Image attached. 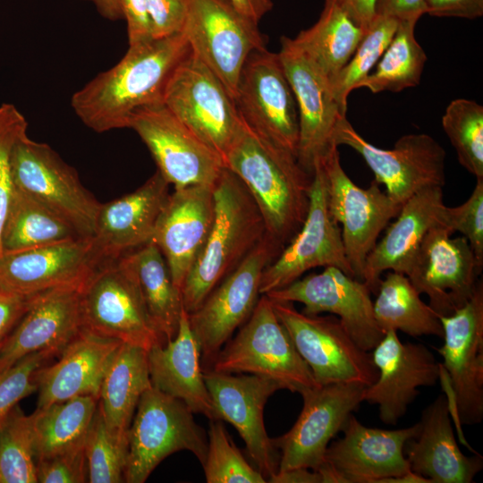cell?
Masks as SVG:
<instances>
[{
	"mask_svg": "<svg viewBox=\"0 0 483 483\" xmlns=\"http://www.w3.org/2000/svg\"><path fill=\"white\" fill-rule=\"evenodd\" d=\"M419 429V422L400 429L369 428L351 414L343 436L328 445L317 470L322 483H381L411 471L403 448Z\"/></svg>",
	"mask_w": 483,
	"mask_h": 483,
	"instance_id": "cell-20",
	"label": "cell"
},
{
	"mask_svg": "<svg viewBox=\"0 0 483 483\" xmlns=\"http://www.w3.org/2000/svg\"><path fill=\"white\" fill-rule=\"evenodd\" d=\"M442 127L459 163L483 179V106L467 98L453 99L442 116Z\"/></svg>",
	"mask_w": 483,
	"mask_h": 483,
	"instance_id": "cell-42",
	"label": "cell"
},
{
	"mask_svg": "<svg viewBox=\"0 0 483 483\" xmlns=\"http://www.w3.org/2000/svg\"><path fill=\"white\" fill-rule=\"evenodd\" d=\"M121 343L82 327L54 364L37 370V408L80 395L98 399L104 375Z\"/></svg>",
	"mask_w": 483,
	"mask_h": 483,
	"instance_id": "cell-29",
	"label": "cell"
},
{
	"mask_svg": "<svg viewBox=\"0 0 483 483\" xmlns=\"http://www.w3.org/2000/svg\"><path fill=\"white\" fill-rule=\"evenodd\" d=\"M225 166L248 189L266 232L284 247L306 218L312 175L296 156L262 139L247 125L226 155Z\"/></svg>",
	"mask_w": 483,
	"mask_h": 483,
	"instance_id": "cell-2",
	"label": "cell"
},
{
	"mask_svg": "<svg viewBox=\"0 0 483 483\" xmlns=\"http://www.w3.org/2000/svg\"><path fill=\"white\" fill-rule=\"evenodd\" d=\"M318 267H335L354 277L344 251L341 228L328 210L322 162L318 163L312 172L306 218L295 236L265 268L260 293L285 287Z\"/></svg>",
	"mask_w": 483,
	"mask_h": 483,
	"instance_id": "cell-16",
	"label": "cell"
},
{
	"mask_svg": "<svg viewBox=\"0 0 483 483\" xmlns=\"http://www.w3.org/2000/svg\"><path fill=\"white\" fill-rule=\"evenodd\" d=\"M371 291L362 281L335 267L301 277L266 293L271 301L300 302L301 312L336 316L346 332L364 351L370 352L384 336L373 312Z\"/></svg>",
	"mask_w": 483,
	"mask_h": 483,
	"instance_id": "cell-22",
	"label": "cell"
},
{
	"mask_svg": "<svg viewBox=\"0 0 483 483\" xmlns=\"http://www.w3.org/2000/svg\"><path fill=\"white\" fill-rule=\"evenodd\" d=\"M182 33L191 54L217 76L233 99L246 60L267 44L258 23L227 0H189Z\"/></svg>",
	"mask_w": 483,
	"mask_h": 483,
	"instance_id": "cell-9",
	"label": "cell"
},
{
	"mask_svg": "<svg viewBox=\"0 0 483 483\" xmlns=\"http://www.w3.org/2000/svg\"><path fill=\"white\" fill-rule=\"evenodd\" d=\"M208 483H266L233 443L220 419H210L208 451L202 464Z\"/></svg>",
	"mask_w": 483,
	"mask_h": 483,
	"instance_id": "cell-43",
	"label": "cell"
},
{
	"mask_svg": "<svg viewBox=\"0 0 483 483\" xmlns=\"http://www.w3.org/2000/svg\"><path fill=\"white\" fill-rule=\"evenodd\" d=\"M81 286H64L35 294L0 348V372L33 352L59 355L83 327Z\"/></svg>",
	"mask_w": 483,
	"mask_h": 483,
	"instance_id": "cell-26",
	"label": "cell"
},
{
	"mask_svg": "<svg viewBox=\"0 0 483 483\" xmlns=\"http://www.w3.org/2000/svg\"><path fill=\"white\" fill-rule=\"evenodd\" d=\"M55 356L56 354L49 351L33 352L0 372V419L21 399L37 392L35 374Z\"/></svg>",
	"mask_w": 483,
	"mask_h": 483,
	"instance_id": "cell-46",
	"label": "cell"
},
{
	"mask_svg": "<svg viewBox=\"0 0 483 483\" xmlns=\"http://www.w3.org/2000/svg\"><path fill=\"white\" fill-rule=\"evenodd\" d=\"M128 128L149 149L157 171L174 189L215 185L223 160L184 125L163 102L145 106L131 115Z\"/></svg>",
	"mask_w": 483,
	"mask_h": 483,
	"instance_id": "cell-17",
	"label": "cell"
},
{
	"mask_svg": "<svg viewBox=\"0 0 483 483\" xmlns=\"http://www.w3.org/2000/svg\"><path fill=\"white\" fill-rule=\"evenodd\" d=\"M11 174L15 188L64 219L81 238L93 236L101 203L49 145L21 136L12 151Z\"/></svg>",
	"mask_w": 483,
	"mask_h": 483,
	"instance_id": "cell-7",
	"label": "cell"
},
{
	"mask_svg": "<svg viewBox=\"0 0 483 483\" xmlns=\"http://www.w3.org/2000/svg\"><path fill=\"white\" fill-rule=\"evenodd\" d=\"M81 238L64 219L14 187L4 218L3 253Z\"/></svg>",
	"mask_w": 483,
	"mask_h": 483,
	"instance_id": "cell-38",
	"label": "cell"
},
{
	"mask_svg": "<svg viewBox=\"0 0 483 483\" xmlns=\"http://www.w3.org/2000/svg\"><path fill=\"white\" fill-rule=\"evenodd\" d=\"M444 344L440 371L452 392L451 414L460 425L483 419V284L479 282L468 302L452 315L439 317Z\"/></svg>",
	"mask_w": 483,
	"mask_h": 483,
	"instance_id": "cell-12",
	"label": "cell"
},
{
	"mask_svg": "<svg viewBox=\"0 0 483 483\" xmlns=\"http://www.w3.org/2000/svg\"><path fill=\"white\" fill-rule=\"evenodd\" d=\"M427 0H376V14L398 21L419 20L426 13Z\"/></svg>",
	"mask_w": 483,
	"mask_h": 483,
	"instance_id": "cell-53",
	"label": "cell"
},
{
	"mask_svg": "<svg viewBox=\"0 0 483 483\" xmlns=\"http://www.w3.org/2000/svg\"><path fill=\"white\" fill-rule=\"evenodd\" d=\"M24 115L12 104L0 106V257L3 254L1 234L4 218L14 191L11 174V155L18 139L27 133Z\"/></svg>",
	"mask_w": 483,
	"mask_h": 483,
	"instance_id": "cell-45",
	"label": "cell"
},
{
	"mask_svg": "<svg viewBox=\"0 0 483 483\" xmlns=\"http://www.w3.org/2000/svg\"><path fill=\"white\" fill-rule=\"evenodd\" d=\"M273 308L318 386L360 383L377 378L369 352L349 335L336 316L308 315L292 302L274 301Z\"/></svg>",
	"mask_w": 483,
	"mask_h": 483,
	"instance_id": "cell-10",
	"label": "cell"
},
{
	"mask_svg": "<svg viewBox=\"0 0 483 483\" xmlns=\"http://www.w3.org/2000/svg\"><path fill=\"white\" fill-rule=\"evenodd\" d=\"M84 452L89 482L124 481L128 442L121 441L110 433L98 406L85 438Z\"/></svg>",
	"mask_w": 483,
	"mask_h": 483,
	"instance_id": "cell-44",
	"label": "cell"
},
{
	"mask_svg": "<svg viewBox=\"0 0 483 483\" xmlns=\"http://www.w3.org/2000/svg\"><path fill=\"white\" fill-rule=\"evenodd\" d=\"M215 216L207 241L182 287L184 310H195L266 233L264 220L246 186L223 168L214 185Z\"/></svg>",
	"mask_w": 483,
	"mask_h": 483,
	"instance_id": "cell-3",
	"label": "cell"
},
{
	"mask_svg": "<svg viewBox=\"0 0 483 483\" xmlns=\"http://www.w3.org/2000/svg\"><path fill=\"white\" fill-rule=\"evenodd\" d=\"M453 233L441 224L430 228L407 275L438 317L452 315L468 302L483 267L466 238H452Z\"/></svg>",
	"mask_w": 483,
	"mask_h": 483,
	"instance_id": "cell-21",
	"label": "cell"
},
{
	"mask_svg": "<svg viewBox=\"0 0 483 483\" xmlns=\"http://www.w3.org/2000/svg\"><path fill=\"white\" fill-rule=\"evenodd\" d=\"M189 0H147L154 38L181 33Z\"/></svg>",
	"mask_w": 483,
	"mask_h": 483,
	"instance_id": "cell-49",
	"label": "cell"
},
{
	"mask_svg": "<svg viewBox=\"0 0 483 483\" xmlns=\"http://www.w3.org/2000/svg\"><path fill=\"white\" fill-rule=\"evenodd\" d=\"M204 379L217 419L232 424L243 439L247 453L267 482L279 466V453L267 433L264 409L268 398L282 386L252 374L204 370Z\"/></svg>",
	"mask_w": 483,
	"mask_h": 483,
	"instance_id": "cell-23",
	"label": "cell"
},
{
	"mask_svg": "<svg viewBox=\"0 0 483 483\" xmlns=\"http://www.w3.org/2000/svg\"><path fill=\"white\" fill-rule=\"evenodd\" d=\"M98 399L80 395L30 414L36 462L84 446Z\"/></svg>",
	"mask_w": 483,
	"mask_h": 483,
	"instance_id": "cell-36",
	"label": "cell"
},
{
	"mask_svg": "<svg viewBox=\"0 0 483 483\" xmlns=\"http://www.w3.org/2000/svg\"><path fill=\"white\" fill-rule=\"evenodd\" d=\"M322 164L329 213L341 228L344 251L354 277L362 281L368 255L402 205L383 191L375 180L367 189L354 183L340 163L338 148Z\"/></svg>",
	"mask_w": 483,
	"mask_h": 483,
	"instance_id": "cell-14",
	"label": "cell"
},
{
	"mask_svg": "<svg viewBox=\"0 0 483 483\" xmlns=\"http://www.w3.org/2000/svg\"><path fill=\"white\" fill-rule=\"evenodd\" d=\"M373 312L381 331H402L412 337L435 335L443 338L438 315L420 299L407 275L388 271L378 284Z\"/></svg>",
	"mask_w": 483,
	"mask_h": 483,
	"instance_id": "cell-37",
	"label": "cell"
},
{
	"mask_svg": "<svg viewBox=\"0 0 483 483\" xmlns=\"http://www.w3.org/2000/svg\"><path fill=\"white\" fill-rule=\"evenodd\" d=\"M163 103L225 165L246 124L225 85L191 50L173 72Z\"/></svg>",
	"mask_w": 483,
	"mask_h": 483,
	"instance_id": "cell-6",
	"label": "cell"
},
{
	"mask_svg": "<svg viewBox=\"0 0 483 483\" xmlns=\"http://www.w3.org/2000/svg\"><path fill=\"white\" fill-rule=\"evenodd\" d=\"M443 187L422 190L401 207L395 220L368 255L362 275L376 293L385 271L407 275L426 233L443 220Z\"/></svg>",
	"mask_w": 483,
	"mask_h": 483,
	"instance_id": "cell-31",
	"label": "cell"
},
{
	"mask_svg": "<svg viewBox=\"0 0 483 483\" xmlns=\"http://www.w3.org/2000/svg\"><path fill=\"white\" fill-rule=\"evenodd\" d=\"M442 225L453 233L462 234L483 266V179H477L465 202L453 208L445 207Z\"/></svg>",
	"mask_w": 483,
	"mask_h": 483,
	"instance_id": "cell-47",
	"label": "cell"
},
{
	"mask_svg": "<svg viewBox=\"0 0 483 483\" xmlns=\"http://www.w3.org/2000/svg\"><path fill=\"white\" fill-rule=\"evenodd\" d=\"M418 20L399 21L395 33L373 72L356 86L372 93L399 92L419 84L427 55L415 38Z\"/></svg>",
	"mask_w": 483,
	"mask_h": 483,
	"instance_id": "cell-39",
	"label": "cell"
},
{
	"mask_svg": "<svg viewBox=\"0 0 483 483\" xmlns=\"http://www.w3.org/2000/svg\"><path fill=\"white\" fill-rule=\"evenodd\" d=\"M426 13L472 20L483 15V0H427Z\"/></svg>",
	"mask_w": 483,
	"mask_h": 483,
	"instance_id": "cell-51",
	"label": "cell"
},
{
	"mask_svg": "<svg viewBox=\"0 0 483 483\" xmlns=\"http://www.w3.org/2000/svg\"><path fill=\"white\" fill-rule=\"evenodd\" d=\"M214 216L213 185L174 189L162 208L151 242L161 250L180 292L207 241Z\"/></svg>",
	"mask_w": 483,
	"mask_h": 483,
	"instance_id": "cell-27",
	"label": "cell"
},
{
	"mask_svg": "<svg viewBox=\"0 0 483 483\" xmlns=\"http://www.w3.org/2000/svg\"><path fill=\"white\" fill-rule=\"evenodd\" d=\"M151 386L148 351L122 343L104 375L97 402L106 426L114 437L128 442L139 401Z\"/></svg>",
	"mask_w": 483,
	"mask_h": 483,
	"instance_id": "cell-33",
	"label": "cell"
},
{
	"mask_svg": "<svg viewBox=\"0 0 483 483\" xmlns=\"http://www.w3.org/2000/svg\"><path fill=\"white\" fill-rule=\"evenodd\" d=\"M0 287V336L7 335L29 307L32 298Z\"/></svg>",
	"mask_w": 483,
	"mask_h": 483,
	"instance_id": "cell-52",
	"label": "cell"
},
{
	"mask_svg": "<svg viewBox=\"0 0 483 483\" xmlns=\"http://www.w3.org/2000/svg\"><path fill=\"white\" fill-rule=\"evenodd\" d=\"M381 483H432L428 479L420 476L413 471H409L403 475L385 479Z\"/></svg>",
	"mask_w": 483,
	"mask_h": 483,
	"instance_id": "cell-58",
	"label": "cell"
},
{
	"mask_svg": "<svg viewBox=\"0 0 483 483\" xmlns=\"http://www.w3.org/2000/svg\"><path fill=\"white\" fill-rule=\"evenodd\" d=\"M189 52L182 32L129 46L115 65L96 75L72 95V108L96 132L128 128L130 117L137 109L163 102L173 72Z\"/></svg>",
	"mask_w": 483,
	"mask_h": 483,
	"instance_id": "cell-1",
	"label": "cell"
},
{
	"mask_svg": "<svg viewBox=\"0 0 483 483\" xmlns=\"http://www.w3.org/2000/svg\"><path fill=\"white\" fill-rule=\"evenodd\" d=\"M446 396L438 395L421 412L419 429L403 448L411 470L432 483H470L483 468L479 453L460 450Z\"/></svg>",
	"mask_w": 483,
	"mask_h": 483,
	"instance_id": "cell-30",
	"label": "cell"
},
{
	"mask_svg": "<svg viewBox=\"0 0 483 483\" xmlns=\"http://www.w3.org/2000/svg\"><path fill=\"white\" fill-rule=\"evenodd\" d=\"M90 2L106 19L117 21L123 19L121 0H85Z\"/></svg>",
	"mask_w": 483,
	"mask_h": 483,
	"instance_id": "cell-57",
	"label": "cell"
},
{
	"mask_svg": "<svg viewBox=\"0 0 483 483\" xmlns=\"http://www.w3.org/2000/svg\"><path fill=\"white\" fill-rule=\"evenodd\" d=\"M30 415L18 405L0 419V483H36Z\"/></svg>",
	"mask_w": 483,
	"mask_h": 483,
	"instance_id": "cell-41",
	"label": "cell"
},
{
	"mask_svg": "<svg viewBox=\"0 0 483 483\" xmlns=\"http://www.w3.org/2000/svg\"><path fill=\"white\" fill-rule=\"evenodd\" d=\"M153 387L179 399L193 413L218 419L204 379L200 348L183 309L175 336L148 351Z\"/></svg>",
	"mask_w": 483,
	"mask_h": 483,
	"instance_id": "cell-32",
	"label": "cell"
},
{
	"mask_svg": "<svg viewBox=\"0 0 483 483\" xmlns=\"http://www.w3.org/2000/svg\"><path fill=\"white\" fill-rule=\"evenodd\" d=\"M277 54L297 105V159L312 175L314 166L338 148L335 131L345 114L335 102L326 76L292 38L282 37Z\"/></svg>",
	"mask_w": 483,
	"mask_h": 483,
	"instance_id": "cell-19",
	"label": "cell"
},
{
	"mask_svg": "<svg viewBox=\"0 0 483 483\" xmlns=\"http://www.w3.org/2000/svg\"><path fill=\"white\" fill-rule=\"evenodd\" d=\"M189 451L204 463L208 436L182 401L151 386L141 395L128 433L127 483H143L170 454Z\"/></svg>",
	"mask_w": 483,
	"mask_h": 483,
	"instance_id": "cell-5",
	"label": "cell"
},
{
	"mask_svg": "<svg viewBox=\"0 0 483 483\" xmlns=\"http://www.w3.org/2000/svg\"><path fill=\"white\" fill-rule=\"evenodd\" d=\"M169 185L157 170L134 191L101 204L91 240L103 261L115 260L152 241Z\"/></svg>",
	"mask_w": 483,
	"mask_h": 483,
	"instance_id": "cell-28",
	"label": "cell"
},
{
	"mask_svg": "<svg viewBox=\"0 0 483 483\" xmlns=\"http://www.w3.org/2000/svg\"><path fill=\"white\" fill-rule=\"evenodd\" d=\"M209 369L265 377L278 382L283 389L299 394L318 386L265 294L235 337L217 352Z\"/></svg>",
	"mask_w": 483,
	"mask_h": 483,
	"instance_id": "cell-4",
	"label": "cell"
},
{
	"mask_svg": "<svg viewBox=\"0 0 483 483\" xmlns=\"http://www.w3.org/2000/svg\"><path fill=\"white\" fill-rule=\"evenodd\" d=\"M238 12L258 21L273 8V0H227Z\"/></svg>",
	"mask_w": 483,
	"mask_h": 483,
	"instance_id": "cell-56",
	"label": "cell"
},
{
	"mask_svg": "<svg viewBox=\"0 0 483 483\" xmlns=\"http://www.w3.org/2000/svg\"><path fill=\"white\" fill-rule=\"evenodd\" d=\"M364 33L340 0H325L318 20L292 39L330 80L350 60Z\"/></svg>",
	"mask_w": 483,
	"mask_h": 483,
	"instance_id": "cell-35",
	"label": "cell"
},
{
	"mask_svg": "<svg viewBox=\"0 0 483 483\" xmlns=\"http://www.w3.org/2000/svg\"><path fill=\"white\" fill-rule=\"evenodd\" d=\"M398 23L399 21L394 18L376 14L350 60L329 80L333 97L343 114H346L349 94L356 89L357 84L377 64L391 42Z\"/></svg>",
	"mask_w": 483,
	"mask_h": 483,
	"instance_id": "cell-40",
	"label": "cell"
},
{
	"mask_svg": "<svg viewBox=\"0 0 483 483\" xmlns=\"http://www.w3.org/2000/svg\"><path fill=\"white\" fill-rule=\"evenodd\" d=\"M5 335L0 336V348H1L2 344H3V343H4Z\"/></svg>",
	"mask_w": 483,
	"mask_h": 483,
	"instance_id": "cell-59",
	"label": "cell"
},
{
	"mask_svg": "<svg viewBox=\"0 0 483 483\" xmlns=\"http://www.w3.org/2000/svg\"><path fill=\"white\" fill-rule=\"evenodd\" d=\"M83 327L148 351L165 341L132 277L115 260L102 262L81 288Z\"/></svg>",
	"mask_w": 483,
	"mask_h": 483,
	"instance_id": "cell-15",
	"label": "cell"
},
{
	"mask_svg": "<svg viewBox=\"0 0 483 483\" xmlns=\"http://www.w3.org/2000/svg\"><path fill=\"white\" fill-rule=\"evenodd\" d=\"M270 483H322L318 470L307 468H294L277 471L267 480Z\"/></svg>",
	"mask_w": 483,
	"mask_h": 483,
	"instance_id": "cell-55",
	"label": "cell"
},
{
	"mask_svg": "<svg viewBox=\"0 0 483 483\" xmlns=\"http://www.w3.org/2000/svg\"><path fill=\"white\" fill-rule=\"evenodd\" d=\"M267 232L244 259L188 314L202 362L211 364L233 332L252 314L265 268L283 250Z\"/></svg>",
	"mask_w": 483,
	"mask_h": 483,
	"instance_id": "cell-8",
	"label": "cell"
},
{
	"mask_svg": "<svg viewBox=\"0 0 483 483\" xmlns=\"http://www.w3.org/2000/svg\"><path fill=\"white\" fill-rule=\"evenodd\" d=\"M102 262L91 238L3 253L0 287L31 296L59 287L81 286Z\"/></svg>",
	"mask_w": 483,
	"mask_h": 483,
	"instance_id": "cell-25",
	"label": "cell"
},
{
	"mask_svg": "<svg viewBox=\"0 0 483 483\" xmlns=\"http://www.w3.org/2000/svg\"><path fill=\"white\" fill-rule=\"evenodd\" d=\"M135 281L149 318L165 343L172 340L179 327L183 309L181 292L159 248L149 242L116 259Z\"/></svg>",
	"mask_w": 483,
	"mask_h": 483,
	"instance_id": "cell-34",
	"label": "cell"
},
{
	"mask_svg": "<svg viewBox=\"0 0 483 483\" xmlns=\"http://www.w3.org/2000/svg\"><path fill=\"white\" fill-rule=\"evenodd\" d=\"M366 386L334 383L302 390V410L291 429L272 438L279 452L277 471L294 468L317 470L332 438L362 402Z\"/></svg>",
	"mask_w": 483,
	"mask_h": 483,
	"instance_id": "cell-18",
	"label": "cell"
},
{
	"mask_svg": "<svg viewBox=\"0 0 483 483\" xmlns=\"http://www.w3.org/2000/svg\"><path fill=\"white\" fill-rule=\"evenodd\" d=\"M371 354L377 378L366 386L362 402L378 406L380 419L395 425L419 395L420 386L439 379L440 363L424 344L402 343L397 332H386Z\"/></svg>",
	"mask_w": 483,
	"mask_h": 483,
	"instance_id": "cell-24",
	"label": "cell"
},
{
	"mask_svg": "<svg viewBox=\"0 0 483 483\" xmlns=\"http://www.w3.org/2000/svg\"><path fill=\"white\" fill-rule=\"evenodd\" d=\"M234 101L243 122L254 133L297 157V105L277 53L266 48L250 55Z\"/></svg>",
	"mask_w": 483,
	"mask_h": 483,
	"instance_id": "cell-13",
	"label": "cell"
},
{
	"mask_svg": "<svg viewBox=\"0 0 483 483\" xmlns=\"http://www.w3.org/2000/svg\"><path fill=\"white\" fill-rule=\"evenodd\" d=\"M123 19L126 21L129 46L153 39L147 0H121Z\"/></svg>",
	"mask_w": 483,
	"mask_h": 483,
	"instance_id": "cell-50",
	"label": "cell"
},
{
	"mask_svg": "<svg viewBox=\"0 0 483 483\" xmlns=\"http://www.w3.org/2000/svg\"><path fill=\"white\" fill-rule=\"evenodd\" d=\"M340 1L352 20L366 31L376 15V0Z\"/></svg>",
	"mask_w": 483,
	"mask_h": 483,
	"instance_id": "cell-54",
	"label": "cell"
},
{
	"mask_svg": "<svg viewBox=\"0 0 483 483\" xmlns=\"http://www.w3.org/2000/svg\"><path fill=\"white\" fill-rule=\"evenodd\" d=\"M37 480L40 483H81L88 479L84 446L36 462Z\"/></svg>",
	"mask_w": 483,
	"mask_h": 483,
	"instance_id": "cell-48",
	"label": "cell"
},
{
	"mask_svg": "<svg viewBox=\"0 0 483 483\" xmlns=\"http://www.w3.org/2000/svg\"><path fill=\"white\" fill-rule=\"evenodd\" d=\"M335 142L357 151L374 173L375 181L401 205L422 190L445 184V150L428 134H405L393 148L383 149L360 136L344 116L336 125Z\"/></svg>",
	"mask_w": 483,
	"mask_h": 483,
	"instance_id": "cell-11",
	"label": "cell"
}]
</instances>
